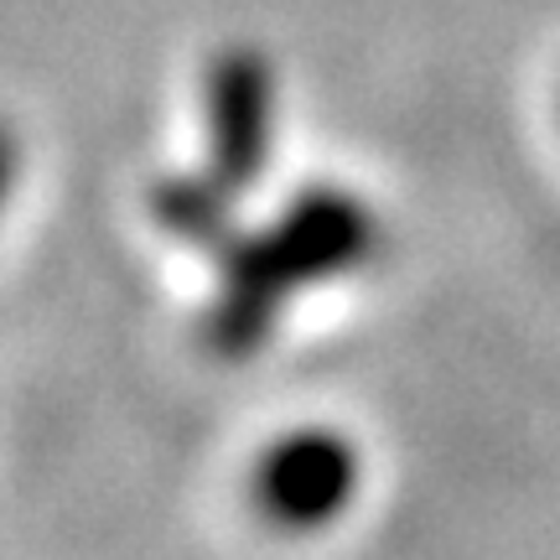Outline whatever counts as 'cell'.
<instances>
[{"label": "cell", "mask_w": 560, "mask_h": 560, "mask_svg": "<svg viewBox=\"0 0 560 560\" xmlns=\"http://www.w3.org/2000/svg\"><path fill=\"white\" fill-rule=\"evenodd\" d=\"M380 240L374 213L353 202L348 192H306V198L276 223L249 249L223 260V291L213 312V338L229 353H255L280 306L301 296L306 285L338 280L369 260V249Z\"/></svg>", "instance_id": "obj_1"}, {"label": "cell", "mask_w": 560, "mask_h": 560, "mask_svg": "<svg viewBox=\"0 0 560 560\" xmlns=\"http://www.w3.org/2000/svg\"><path fill=\"white\" fill-rule=\"evenodd\" d=\"M270 140H276V79L255 52H234L208 79V166L198 177L177 182L202 202L223 208V192L260 182Z\"/></svg>", "instance_id": "obj_2"}, {"label": "cell", "mask_w": 560, "mask_h": 560, "mask_svg": "<svg viewBox=\"0 0 560 560\" xmlns=\"http://www.w3.org/2000/svg\"><path fill=\"white\" fill-rule=\"evenodd\" d=\"M363 462L338 431H291L265 452L255 472L260 509L285 529H322L353 503Z\"/></svg>", "instance_id": "obj_3"}]
</instances>
